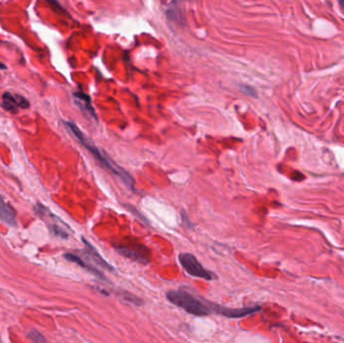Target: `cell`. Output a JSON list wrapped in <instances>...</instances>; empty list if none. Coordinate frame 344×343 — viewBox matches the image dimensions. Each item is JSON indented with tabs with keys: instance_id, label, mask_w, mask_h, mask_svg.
<instances>
[{
	"instance_id": "9",
	"label": "cell",
	"mask_w": 344,
	"mask_h": 343,
	"mask_svg": "<svg viewBox=\"0 0 344 343\" xmlns=\"http://www.w3.org/2000/svg\"><path fill=\"white\" fill-rule=\"evenodd\" d=\"M0 221L9 226H17V212L0 195Z\"/></svg>"
},
{
	"instance_id": "11",
	"label": "cell",
	"mask_w": 344,
	"mask_h": 343,
	"mask_svg": "<svg viewBox=\"0 0 344 343\" xmlns=\"http://www.w3.org/2000/svg\"><path fill=\"white\" fill-rule=\"evenodd\" d=\"M75 98L77 100H79V106H82L83 109L86 111V112H88L91 116H93L95 119H97V116H96V114H95V110L92 106V102H91V99L88 95H86L82 92H79V93H75L74 94Z\"/></svg>"
},
{
	"instance_id": "10",
	"label": "cell",
	"mask_w": 344,
	"mask_h": 343,
	"mask_svg": "<svg viewBox=\"0 0 344 343\" xmlns=\"http://www.w3.org/2000/svg\"><path fill=\"white\" fill-rule=\"evenodd\" d=\"M83 241L86 244V249L83 251V253H84V255H85L86 257H87V260L93 261V262H95L97 265H100L102 268H104V269H106V270H108V271H111V272H112V271L114 270V268H113L108 262H106V261L102 258L101 255H100V254L94 249V247L90 244V242H88L85 239H83Z\"/></svg>"
},
{
	"instance_id": "8",
	"label": "cell",
	"mask_w": 344,
	"mask_h": 343,
	"mask_svg": "<svg viewBox=\"0 0 344 343\" xmlns=\"http://www.w3.org/2000/svg\"><path fill=\"white\" fill-rule=\"evenodd\" d=\"M64 257H65V258H66L68 261H69V262H71V263H75V264L79 265L80 267L84 268L85 270L89 271L90 273H92L93 275L97 276L99 279L106 280V279H105V275L101 272V271H100L99 269H97L94 265L90 264V263L88 262V260H86V259L82 258L81 256H79V255H77V254H74V253H67V254H65Z\"/></svg>"
},
{
	"instance_id": "12",
	"label": "cell",
	"mask_w": 344,
	"mask_h": 343,
	"mask_svg": "<svg viewBox=\"0 0 344 343\" xmlns=\"http://www.w3.org/2000/svg\"><path fill=\"white\" fill-rule=\"evenodd\" d=\"M120 297H122L125 301L129 302V303H132L134 305H137V306H140V305H143L144 304V301L139 297H137L136 295L134 294H131V293H129V292H126V291H121L119 294H118Z\"/></svg>"
},
{
	"instance_id": "6",
	"label": "cell",
	"mask_w": 344,
	"mask_h": 343,
	"mask_svg": "<svg viewBox=\"0 0 344 343\" xmlns=\"http://www.w3.org/2000/svg\"><path fill=\"white\" fill-rule=\"evenodd\" d=\"M1 106L4 110L12 114H17L19 108L26 109L30 107V102H28L27 100L22 96L13 95L9 92H6L2 95Z\"/></svg>"
},
{
	"instance_id": "2",
	"label": "cell",
	"mask_w": 344,
	"mask_h": 343,
	"mask_svg": "<svg viewBox=\"0 0 344 343\" xmlns=\"http://www.w3.org/2000/svg\"><path fill=\"white\" fill-rule=\"evenodd\" d=\"M65 125L68 127V129L76 136V138L82 143L83 146H85L90 151V153L99 161L100 164H101L103 167L107 168V170L111 171V172H113L114 174H117L118 176H120L128 185L133 184L132 177L129 175L124 169L118 167L116 164H114L111 160H109L107 157H105L103 155V153H101V151H100L93 144V142L90 139H88V137L79 129V127L77 125H75L74 123H71V122H65Z\"/></svg>"
},
{
	"instance_id": "3",
	"label": "cell",
	"mask_w": 344,
	"mask_h": 343,
	"mask_svg": "<svg viewBox=\"0 0 344 343\" xmlns=\"http://www.w3.org/2000/svg\"><path fill=\"white\" fill-rule=\"evenodd\" d=\"M114 248L121 256L125 257V258L129 260H132L142 265H147L150 263V250L138 240H124L114 245Z\"/></svg>"
},
{
	"instance_id": "14",
	"label": "cell",
	"mask_w": 344,
	"mask_h": 343,
	"mask_svg": "<svg viewBox=\"0 0 344 343\" xmlns=\"http://www.w3.org/2000/svg\"><path fill=\"white\" fill-rule=\"evenodd\" d=\"M242 89H243V92H246L250 96H255V97L257 96L255 90L253 88H251V87H248V86H242Z\"/></svg>"
},
{
	"instance_id": "7",
	"label": "cell",
	"mask_w": 344,
	"mask_h": 343,
	"mask_svg": "<svg viewBox=\"0 0 344 343\" xmlns=\"http://www.w3.org/2000/svg\"><path fill=\"white\" fill-rule=\"evenodd\" d=\"M34 210L35 212L37 213V216L40 218V217H47L49 219H42V220H47V222H49V227H50V230L57 237H61V238H64V239H67L68 238V233L66 232V230H64V228L57 224L55 223V221H57L56 217H54L53 214H52L48 208H46L44 206H41L39 204L36 205V206L34 207Z\"/></svg>"
},
{
	"instance_id": "1",
	"label": "cell",
	"mask_w": 344,
	"mask_h": 343,
	"mask_svg": "<svg viewBox=\"0 0 344 343\" xmlns=\"http://www.w3.org/2000/svg\"><path fill=\"white\" fill-rule=\"evenodd\" d=\"M166 298L170 303L194 316L203 317L212 313L211 302L205 303L204 299L198 298L188 290H170L166 293Z\"/></svg>"
},
{
	"instance_id": "13",
	"label": "cell",
	"mask_w": 344,
	"mask_h": 343,
	"mask_svg": "<svg viewBox=\"0 0 344 343\" xmlns=\"http://www.w3.org/2000/svg\"><path fill=\"white\" fill-rule=\"evenodd\" d=\"M27 337L30 338L34 343H49L46 337L36 329H32L28 331Z\"/></svg>"
},
{
	"instance_id": "5",
	"label": "cell",
	"mask_w": 344,
	"mask_h": 343,
	"mask_svg": "<svg viewBox=\"0 0 344 343\" xmlns=\"http://www.w3.org/2000/svg\"><path fill=\"white\" fill-rule=\"evenodd\" d=\"M211 309H212V313L221 314V315L225 316L227 318H241L260 311L261 307L253 306V307H243V308H226L224 306L211 303Z\"/></svg>"
},
{
	"instance_id": "4",
	"label": "cell",
	"mask_w": 344,
	"mask_h": 343,
	"mask_svg": "<svg viewBox=\"0 0 344 343\" xmlns=\"http://www.w3.org/2000/svg\"><path fill=\"white\" fill-rule=\"evenodd\" d=\"M178 260L183 270L191 277L205 279L206 281L217 279V276L206 270L192 254L182 253L179 255Z\"/></svg>"
},
{
	"instance_id": "15",
	"label": "cell",
	"mask_w": 344,
	"mask_h": 343,
	"mask_svg": "<svg viewBox=\"0 0 344 343\" xmlns=\"http://www.w3.org/2000/svg\"><path fill=\"white\" fill-rule=\"evenodd\" d=\"M0 69H6V66L1 62H0Z\"/></svg>"
}]
</instances>
